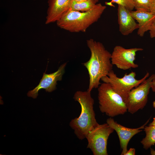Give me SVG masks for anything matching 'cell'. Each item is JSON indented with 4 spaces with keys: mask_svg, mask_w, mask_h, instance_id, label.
<instances>
[{
    "mask_svg": "<svg viewBox=\"0 0 155 155\" xmlns=\"http://www.w3.org/2000/svg\"><path fill=\"white\" fill-rule=\"evenodd\" d=\"M114 130L106 123L98 124L90 130L86 137L90 149L94 155H107V144L108 137Z\"/></svg>",
    "mask_w": 155,
    "mask_h": 155,
    "instance_id": "obj_6",
    "label": "cell"
},
{
    "mask_svg": "<svg viewBox=\"0 0 155 155\" xmlns=\"http://www.w3.org/2000/svg\"><path fill=\"white\" fill-rule=\"evenodd\" d=\"M99 0H87L81 3H77L72 0L69 9L75 11L86 12L92 9Z\"/></svg>",
    "mask_w": 155,
    "mask_h": 155,
    "instance_id": "obj_14",
    "label": "cell"
},
{
    "mask_svg": "<svg viewBox=\"0 0 155 155\" xmlns=\"http://www.w3.org/2000/svg\"><path fill=\"white\" fill-rule=\"evenodd\" d=\"M150 154L152 155H155V150H154L153 149L151 148Z\"/></svg>",
    "mask_w": 155,
    "mask_h": 155,
    "instance_id": "obj_23",
    "label": "cell"
},
{
    "mask_svg": "<svg viewBox=\"0 0 155 155\" xmlns=\"http://www.w3.org/2000/svg\"><path fill=\"white\" fill-rule=\"evenodd\" d=\"M98 90L99 108L102 113L112 117L123 115L127 111L124 100L114 91L109 84H101Z\"/></svg>",
    "mask_w": 155,
    "mask_h": 155,
    "instance_id": "obj_4",
    "label": "cell"
},
{
    "mask_svg": "<svg viewBox=\"0 0 155 155\" xmlns=\"http://www.w3.org/2000/svg\"><path fill=\"white\" fill-rule=\"evenodd\" d=\"M91 56L89 60L83 63L87 69L89 76V83L87 90L91 91L98 88L101 84L100 80L108 75L113 69L111 53L106 49L103 44L99 42L90 39L86 41Z\"/></svg>",
    "mask_w": 155,
    "mask_h": 155,
    "instance_id": "obj_1",
    "label": "cell"
},
{
    "mask_svg": "<svg viewBox=\"0 0 155 155\" xmlns=\"http://www.w3.org/2000/svg\"><path fill=\"white\" fill-rule=\"evenodd\" d=\"M67 62L62 64L55 72L49 74L44 73L38 85L33 90L28 91L27 96L34 98L38 96L39 90L44 89L46 92H51L56 89L57 82L61 81L65 72V68Z\"/></svg>",
    "mask_w": 155,
    "mask_h": 155,
    "instance_id": "obj_9",
    "label": "cell"
},
{
    "mask_svg": "<svg viewBox=\"0 0 155 155\" xmlns=\"http://www.w3.org/2000/svg\"><path fill=\"white\" fill-rule=\"evenodd\" d=\"M135 154V149L134 148H130L125 152L123 155H134Z\"/></svg>",
    "mask_w": 155,
    "mask_h": 155,
    "instance_id": "obj_19",
    "label": "cell"
},
{
    "mask_svg": "<svg viewBox=\"0 0 155 155\" xmlns=\"http://www.w3.org/2000/svg\"><path fill=\"white\" fill-rule=\"evenodd\" d=\"M149 31L150 38H155V18L153 21Z\"/></svg>",
    "mask_w": 155,
    "mask_h": 155,
    "instance_id": "obj_18",
    "label": "cell"
},
{
    "mask_svg": "<svg viewBox=\"0 0 155 155\" xmlns=\"http://www.w3.org/2000/svg\"><path fill=\"white\" fill-rule=\"evenodd\" d=\"M143 50L140 48L126 49L121 46L117 45L111 53V63L118 68L123 70L137 68L138 65L134 62L136 53Z\"/></svg>",
    "mask_w": 155,
    "mask_h": 155,
    "instance_id": "obj_8",
    "label": "cell"
},
{
    "mask_svg": "<svg viewBox=\"0 0 155 155\" xmlns=\"http://www.w3.org/2000/svg\"><path fill=\"white\" fill-rule=\"evenodd\" d=\"M74 0L77 3H81L82 2L86 1L87 0Z\"/></svg>",
    "mask_w": 155,
    "mask_h": 155,
    "instance_id": "obj_24",
    "label": "cell"
},
{
    "mask_svg": "<svg viewBox=\"0 0 155 155\" xmlns=\"http://www.w3.org/2000/svg\"><path fill=\"white\" fill-rule=\"evenodd\" d=\"M155 77V74L152 75L129 92L125 101L129 113L133 114L143 109L146 105L152 82Z\"/></svg>",
    "mask_w": 155,
    "mask_h": 155,
    "instance_id": "obj_7",
    "label": "cell"
},
{
    "mask_svg": "<svg viewBox=\"0 0 155 155\" xmlns=\"http://www.w3.org/2000/svg\"><path fill=\"white\" fill-rule=\"evenodd\" d=\"M150 12L155 14V0H154L150 8Z\"/></svg>",
    "mask_w": 155,
    "mask_h": 155,
    "instance_id": "obj_20",
    "label": "cell"
},
{
    "mask_svg": "<svg viewBox=\"0 0 155 155\" xmlns=\"http://www.w3.org/2000/svg\"><path fill=\"white\" fill-rule=\"evenodd\" d=\"M106 8L101 3H97L91 10L80 12L69 9L56 22L60 28L71 32H85L97 22Z\"/></svg>",
    "mask_w": 155,
    "mask_h": 155,
    "instance_id": "obj_3",
    "label": "cell"
},
{
    "mask_svg": "<svg viewBox=\"0 0 155 155\" xmlns=\"http://www.w3.org/2000/svg\"><path fill=\"white\" fill-rule=\"evenodd\" d=\"M72 0H48L45 24L56 22L69 10Z\"/></svg>",
    "mask_w": 155,
    "mask_h": 155,
    "instance_id": "obj_11",
    "label": "cell"
},
{
    "mask_svg": "<svg viewBox=\"0 0 155 155\" xmlns=\"http://www.w3.org/2000/svg\"><path fill=\"white\" fill-rule=\"evenodd\" d=\"M150 119L143 125L136 128H130L125 127L115 121L111 117L106 120V123L116 132L120 141L122 151L121 155L123 154L127 151L128 144L132 137L135 135L142 131L145 126L149 122Z\"/></svg>",
    "mask_w": 155,
    "mask_h": 155,
    "instance_id": "obj_10",
    "label": "cell"
},
{
    "mask_svg": "<svg viewBox=\"0 0 155 155\" xmlns=\"http://www.w3.org/2000/svg\"><path fill=\"white\" fill-rule=\"evenodd\" d=\"M144 129L146 135L141 143L144 148L148 150L155 144V125L145 126Z\"/></svg>",
    "mask_w": 155,
    "mask_h": 155,
    "instance_id": "obj_15",
    "label": "cell"
},
{
    "mask_svg": "<svg viewBox=\"0 0 155 155\" xmlns=\"http://www.w3.org/2000/svg\"><path fill=\"white\" fill-rule=\"evenodd\" d=\"M115 3L123 6L130 11H132L134 8V6L132 0H111L106 5L113 6L112 3Z\"/></svg>",
    "mask_w": 155,
    "mask_h": 155,
    "instance_id": "obj_17",
    "label": "cell"
},
{
    "mask_svg": "<svg viewBox=\"0 0 155 155\" xmlns=\"http://www.w3.org/2000/svg\"><path fill=\"white\" fill-rule=\"evenodd\" d=\"M149 75V73L147 72L143 78L138 80L135 78V73L132 71L128 74H125L123 77L119 78L112 70L107 76L102 78L101 80L103 82L109 84L114 91L121 96L125 101L130 91L139 86Z\"/></svg>",
    "mask_w": 155,
    "mask_h": 155,
    "instance_id": "obj_5",
    "label": "cell"
},
{
    "mask_svg": "<svg viewBox=\"0 0 155 155\" xmlns=\"http://www.w3.org/2000/svg\"><path fill=\"white\" fill-rule=\"evenodd\" d=\"M151 88L153 92H155V77L152 80Z\"/></svg>",
    "mask_w": 155,
    "mask_h": 155,
    "instance_id": "obj_21",
    "label": "cell"
},
{
    "mask_svg": "<svg viewBox=\"0 0 155 155\" xmlns=\"http://www.w3.org/2000/svg\"><path fill=\"white\" fill-rule=\"evenodd\" d=\"M117 10L119 31L121 34L127 36L138 29V24L130 15V11L120 5H118Z\"/></svg>",
    "mask_w": 155,
    "mask_h": 155,
    "instance_id": "obj_12",
    "label": "cell"
},
{
    "mask_svg": "<svg viewBox=\"0 0 155 155\" xmlns=\"http://www.w3.org/2000/svg\"><path fill=\"white\" fill-rule=\"evenodd\" d=\"M154 0H132L134 8L150 11V6Z\"/></svg>",
    "mask_w": 155,
    "mask_h": 155,
    "instance_id": "obj_16",
    "label": "cell"
},
{
    "mask_svg": "<svg viewBox=\"0 0 155 155\" xmlns=\"http://www.w3.org/2000/svg\"><path fill=\"white\" fill-rule=\"evenodd\" d=\"M153 106L154 108H155V100L153 102ZM148 125H155V117L152 122L150 123Z\"/></svg>",
    "mask_w": 155,
    "mask_h": 155,
    "instance_id": "obj_22",
    "label": "cell"
},
{
    "mask_svg": "<svg viewBox=\"0 0 155 155\" xmlns=\"http://www.w3.org/2000/svg\"><path fill=\"white\" fill-rule=\"evenodd\" d=\"M129 13L138 22L137 34L140 37L143 36L145 33L149 30L155 18V14L149 11L140 9L130 11Z\"/></svg>",
    "mask_w": 155,
    "mask_h": 155,
    "instance_id": "obj_13",
    "label": "cell"
},
{
    "mask_svg": "<svg viewBox=\"0 0 155 155\" xmlns=\"http://www.w3.org/2000/svg\"><path fill=\"white\" fill-rule=\"evenodd\" d=\"M73 98L80 104L81 112L78 117L71 121L69 125L77 137L82 140L86 138L89 132L98 124L94 110V100L91 96V92L87 90L77 91Z\"/></svg>",
    "mask_w": 155,
    "mask_h": 155,
    "instance_id": "obj_2",
    "label": "cell"
}]
</instances>
